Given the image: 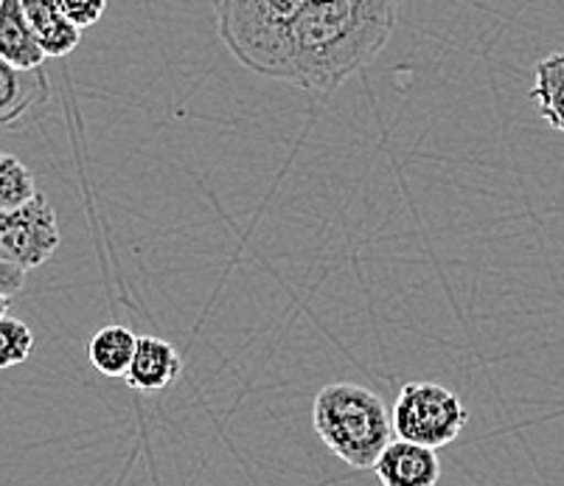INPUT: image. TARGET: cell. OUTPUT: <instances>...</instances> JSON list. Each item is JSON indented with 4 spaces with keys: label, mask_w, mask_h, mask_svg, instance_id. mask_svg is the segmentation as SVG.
Segmentation results:
<instances>
[{
    "label": "cell",
    "mask_w": 564,
    "mask_h": 486,
    "mask_svg": "<svg viewBox=\"0 0 564 486\" xmlns=\"http://www.w3.org/2000/svg\"><path fill=\"white\" fill-rule=\"evenodd\" d=\"M138 335L130 326L112 324L101 326L94 337H90V363L99 375L105 377H124L127 368H130L132 352H135Z\"/></svg>",
    "instance_id": "7c38bea8"
},
{
    "label": "cell",
    "mask_w": 564,
    "mask_h": 486,
    "mask_svg": "<svg viewBox=\"0 0 564 486\" xmlns=\"http://www.w3.org/2000/svg\"><path fill=\"white\" fill-rule=\"evenodd\" d=\"M371 469L382 486H435L441 480L438 450L404 439L384 444Z\"/></svg>",
    "instance_id": "8992f818"
},
{
    "label": "cell",
    "mask_w": 564,
    "mask_h": 486,
    "mask_svg": "<svg viewBox=\"0 0 564 486\" xmlns=\"http://www.w3.org/2000/svg\"><path fill=\"white\" fill-rule=\"evenodd\" d=\"M56 3H59L63 14L76 29H90L107 12V0H56Z\"/></svg>",
    "instance_id": "9a60e30c"
},
{
    "label": "cell",
    "mask_w": 564,
    "mask_h": 486,
    "mask_svg": "<svg viewBox=\"0 0 564 486\" xmlns=\"http://www.w3.org/2000/svg\"><path fill=\"white\" fill-rule=\"evenodd\" d=\"M397 29V0H306L290 32L281 82L332 94L373 63Z\"/></svg>",
    "instance_id": "6da1fadb"
},
{
    "label": "cell",
    "mask_w": 564,
    "mask_h": 486,
    "mask_svg": "<svg viewBox=\"0 0 564 486\" xmlns=\"http://www.w3.org/2000/svg\"><path fill=\"white\" fill-rule=\"evenodd\" d=\"M306 0H217L219 37L230 54L270 79H281L290 32Z\"/></svg>",
    "instance_id": "3957f363"
},
{
    "label": "cell",
    "mask_w": 564,
    "mask_h": 486,
    "mask_svg": "<svg viewBox=\"0 0 564 486\" xmlns=\"http://www.w3.org/2000/svg\"><path fill=\"white\" fill-rule=\"evenodd\" d=\"M25 20L32 23L45 56H68L82 40V29H76L63 14L56 0H20Z\"/></svg>",
    "instance_id": "30bf717a"
},
{
    "label": "cell",
    "mask_w": 564,
    "mask_h": 486,
    "mask_svg": "<svg viewBox=\"0 0 564 486\" xmlns=\"http://www.w3.org/2000/svg\"><path fill=\"white\" fill-rule=\"evenodd\" d=\"M48 99L45 71H20L0 60V130L23 125Z\"/></svg>",
    "instance_id": "52a82bcc"
},
{
    "label": "cell",
    "mask_w": 564,
    "mask_h": 486,
    "mask_svg": "<svg viewBox=\"0 0 564 486\" xmlns=\"http://www.w3.org/2000/svg\"><path fill=\"white\" fill-rule=\"evenodd\" d=\"M469 422V408L441 382H408L391 411L393 436L441 450L453 444Z\"/></svg>",
    "instance_id": "277c9868"
},
{
    "label": "cell",
    "mask_w": 564,
    "mask_h": 486,
    "mask_svg": "<svg viewBox=\"0 0 564 486\" xmlns=\"http://www.w3.org/2000/svg\"><path fill=\"white\" fill-rule=\"evenodd\" d=\"M183 375V360L172 343L155 335L138 337L132 352L130 368H127V386L135 391H163L174 386Z\"/></svg>",
    "instance_id": "ba28073f"
},
{
    "label": "cell",
    "mask_w": 564,
    "mask_h": 486,
    "mask_svg": "<svg viewBox=\"0 0 564 486\" xmlns=\"http://www.w3.org/2000/svg\"><path fill=\"white\" fill-rule=\"evenodd\" d=\"M34 194H37V183H34L32 169L20 158L0 152V212L23 206Z\"/></svg>",
    "instance_id": "4fadbf2b"
},
{
    "label": "cell",
    "mask_w": 564,
    "mask_h": 486,
    "mask_svg": "<svg viewBox=\"0 0 564 486\" xmlns=\"http://www.w3.org/2000/svg\"><path fill=\"white\" fill-rule=\"evenodd\" d=\"M63 242L59 219L45 194H34L23 206L0 212V256L20 270H37Z\"/></svg>",
    "instance_id": "5b68a950"
},
{
    "label": "cell",
    "mask_w": 564,
    "mask_h": 486,
    "mask_svg": "<svg viewBox=\"0 0 564 486\" xmlns=\"http://www.w3.org/2000/svg\"><path fill=\"white\" fill-rule=\"evenodd\" d=\"M312 428L326 450L351 469H371L393 439L382 397L354 382H329L312 402Z\"/></svg>",
    "instance_id": "7a4b0ae2"
},
{
    "label": "cell",
    "mask_w": 564,
    "mask_h": 486,
    "mask_svg": "<svg viewBox=\"0 0 564 486\" xmlns=\"http://www.w3.org/2000/svg\"><path fill=\"white\" fill-rule=\"evenodd\" d=\"M34 349V332L25 321L3 315L0 318V368H12L29 360Z\"/></svg>",
    "instance_id": "5bb4252c"
},
{
    "label": "cell",
    "mask_w": 564,
    "mask_h": 486,
    "mask_svg": "<svg viewBox=\"0 0 564 486\" xmlns=\"http://www.w3.org/2000/svg\"><path fill=\"white\" fill-rule=\"evenodd\" d=\"M0 60L20 71H37L48 60L20 0H0Z\"/></svg>",
    "instance_id": "9c48e42d"
},
{
    "label": "cell",
    "mask_w": 564,
    "mask_h": 486,
    "mask_svg": "<svg viewBox=\"0 0 564 486\" xmlns=\"http://www.w3.org/2000/svg\"><path fill=\"white\" fill-rule=\"evenodd\" d=\"M531 101L536 105L542 119L564 136V51L545 56L533 71Z\"/></svg>",
    "instance_id": "8fae6325"
},
{
    "label": "cell",
    "mask_w": 564,
    "mask_h": 486,
    "mask_svg": "<svg viewBox=\"0 0 564 486\" xmlns=\"http://www.w3.org/2000/svg\"><path fill=\"white\" fill-rule=\"evenodd\" d=\"M25 284V270H20L18 264H12L9 259L0 256V293L12 299L14 293H20Z\"/></svg>",
    "instance_id": "2e32d148"
},
{
    "label": "cell",
    "mask_w": 564,
    "mask_h": 486,
    "mask_svg": "<svg viewBox=\"0 0 564 486\" xmlns=\"http://www.w3.org/2000/svg\"><path fill=\"white\" fill-rule=\"evenodd\" d=\"M9 304H12V299L0 293V318H3V315H9Z\"/></svg>",
    "instance_id": "e0dca14e"
}]
</instances>
